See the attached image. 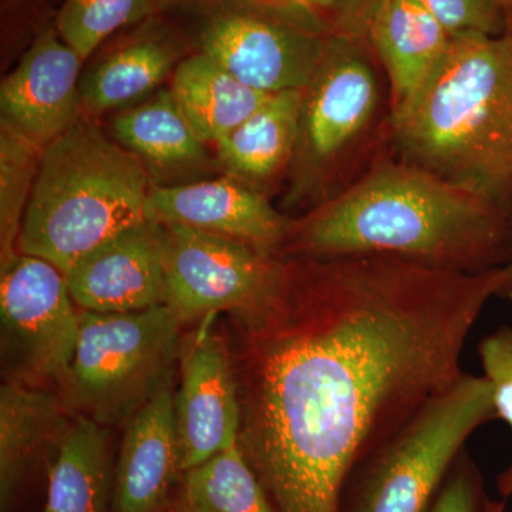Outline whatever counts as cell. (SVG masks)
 <instances>
[{
    "label": "cell",
    "mask_w": 512,
    "mask_h": 512,
    "mask_svg": "<svg viewBox=\"0 0 512 512\" xmlns=\"http://www.w3.org/2000/svg\"><path fill=\"white\" fill-rule=\"evenodd\" d=\"M504 268L440 271L383 256L286 264L254 333L241 446L275 512H342L353 471L464 375Z\"/></svg>",
    "instance_id": "6da1fadb"
},
{
    "label": "cell",
    "mask_w": 512,
    "mask_h": 512,
    "mask_svg": "<svg viewBox=\"0 0 512 512\" xmlns=\"http://www.w3.org/2000/svg\"><path fill=\"white\" fill-rule=\"evenodd\" d=\"M284 248L305 258L383 256L481 274L512 261V222L480 195L394 156L387 144L352 184L291 221Z\"/></svg>",
    "instance_id": "7a4b0ae2"
},
{
    "label": "cell",
    "mask_w": 512,
    "mask_h": 512,
    "mask_svg": "<svg viewBox=\"0 0 512 512\" xmlns=\"http://www.w3.org/2000/svg\"><path fill=\"white\" fill-rule=\"evenodd\" d=\"M389 148L512 222V39L451 36L426 87L390 117Z\"/></svg>",
    "instance_id": "3957f363"
},
{
    "label": "cell",
    "mask_w": 512,
    "mask_h": 512,
    "mask_svg": "<svg viewBox=\"0 0 512 512\" xmlns=\"http://www.w3.org/2000/svg\"><path fill=\"white\" fill-rule=\"evenodd\" d=\"M151 187L146 165L92 117L79 116L43 150L19 254L45 259L66 274L83 256L147 220Z\"/></svg>",
    "instance_id": "277c9868"
},
{
    "label": "cell",
    "mask_w": 512,
    "mask_h": 512,
    "mask_svg": "<svg viewBox=\"0 0 512 512\" xmlns=\"http://www.w3.org/2000/svg\"><path fill=\"white\" fill-rule=\"evenodd\" d=\"M363 37L332 33L301 90L288 201L313 207L348 187L389 144L390 101Z\"/></svg>",
    "instance_id": "5b68a950"
},
{
    "label": "cell",
    "mask_w": 512,
    "mask_h": 512,
    "mask_svg": "<svg viewBox=\"0 0 512 512\" xmlns=\"http://www.w3.org/2000/svg\"><path fill=\"white\" fill-rule=\"evenodd\" d=\"M491 420L490 383L464 373L357 466L342 512L429 511L468 437Z\"/></svg>",
    "instance_id": "8992f818"
},
{
    "label": "cell",
    "mask_w": 512,
    "mask_h": 512,
    "mask_svg": "<svg viewBox=\"0 0 512 512\" xmlns=\"http://www.w3.org/2000/svg\"><path fill=\"white\" fill-rule=\"evenodd\" d=\"M181 325L167 303L127 313L79 309L76 350L63 379L66 402L99 424L133 417L170 383Z\"/></svg>",
    "instance_id": "52a82bcc"
},
{
    "label": "cell",
    "mask_w": 512,
    "mask_h": 512,
    "mask_svg": "<svg viewBox=\"0 0 512 512\" xmlns=\"http://www.w3.org/2000/svg\"><path fill=\"white\" fill-rule=\"evenodd\" d=\"M167 305L187 322L227 312L247 335L271 318L284 295L286 264L245 242L163 225Z\"/></svg>",
    "instance_id": "ba28073f"
},
{
    "label": "cell",
    "mask_w": 512,
    "mask_h": 512,
    "mask_svg": "<svg viewBox=\"0 0 512 512\" xmlns=\"http://www.w3.org/2000/svg\"><path fill=\"white\" fill-rule=\"evenodd\" d=\"M332 26L312 13L274 0H221L198 30L202 55L266 94L308 84Z\"/></svg>",
    "instance_id": "9c48e42d"
},
{
    "label": "cell",
    "mask_w": 512,
    "mask_h": 512,
    "mask_svg": "<svg viewBox=\"0 0 512 512\" xmlns=\"http://www.w3.org/2000/svg\"><path fill=\"white\" fill-rule=\"evenodd\" d=\"M3 365L13 382L62 380L79 336L66 275L37 256L19 254L0 268Z\"/></svg>",
    "instance_id": "30bf717a"
},
{
    "label": "cell",
    "mask_w": 512,
    "mask_h": 512,
    "mask_svg": "<svg viewBox=\"0 0 512 512\" xmlns=\"http://www.w3.org/2000/svg\"><path fill=\"white\" fill-rule=\"evenodd\" d=\"M205 316L185 350L180 389L174 394L175 426L183 473L239 444L242 406L224 340Z\"/></svg>",
    "instance_id": "8fae6325"
},
{
    "label": "cell",
    "mask_w": 512,
    "mask_h": 512,
    "mask_svg": "<svg viewBox=\"0 0 512 512\" xmlns=\"http://www.w3.org/2000/svg\"><path fill=\"white\" fill-rule=\"evenodd\" d=\"M146 218L237 239L274 256L284 248L291 228V220L265 192L229 175L198 183L153 184Z\"/></svg>",
    "instance_id": "7c38bea8"
},
{
    "label": "cell",
    "mask_w": 512,
    "mask_h": 512,
    "mask_svg": "<svg viewBox=\"0 0 512 512\" xmlns=\"http://www.w3.org/2000/svg\"><path fill=\"white\" fill-rule=\"evenodd\" d=\"M82 57L45 30L0 86V126L45 150L79 119Z\"/></svg>",
    "instance_id": "4fadbf2b"
},
{
    "label": "cell",
    "mask_w": 512,
    "mask_h": 512,
    "mask_svg": "<svg viewBox=\"0 0 512 512\" xmlns=\"http://www.w3.org/2000/svg\"><path fill=\"white\" fill-rule=\"evenodd\" d=\"M64 275L74 303L83 311L127 313L165 305L160 225L146 220L124 229Z\"/></svg>",
    "instance_id": "5bb4252c"
},
{
    "label": "cell",
    "mask_w": 512,
    "mask_h": 512,
    "mask_svg": "<svg viewBox=\"0 0 512 512\" xmlns=\"http://www.w3.org/2000/svg\"><path fill=\"white\" fill-rule=\"evenodd\" d=\"M365 39L386 77L393 117L429 83L451 36L420 0H382L367 23Z\"/></svg>",
    "instance_id": "9a60e30c"
},
{
    "label": "cell",
    "mask_w": 512,
    "mask_h": 512,
    "mask_svg": "<svg viewBox=\"0 0 512 512\" xmlns=\"http://www.w3.org/2000/svg\"><path fill=\"white\" fill-rule=\"evenodd\" d=\"M180 471L174 393L168 383L128 423L114 471L113 512H156Z\"/></svg>",
    "instance_id": "2e32d148"
},
{
    "label": "cell",
    "mask_w": 512,
    "mask_h": 512,
    "mask_svg": "<svg viewBox=\"0 0 512 512\" xmlns=\"http://www.w3.org/2000/svg\"><path fill=\"white\" fill-rule=\"evenodd\" d=\"M180 43L170 33L147 26L80 79V106L89 116L127 109L150 96L181 63Z\"/></svg>",
    "instance_id": "e0dca14e"
},
{
    "label": "cell",
    "mask_w": 512,
    "mask_h": 512,
    "mask_svg": "<svg viewBox=\"0 0 512 512\" xmlns=\"http://www.w3.org/2000/svg\"><path fill=\"white\" fill-rule=\"evenodd\" d=\"M72 424L47 390L8 380L0 389V491L9 500L30 468L55 458Z\"/></svg>",
    "instance_id": "ac0fdd59"
},
{
    "label": "cell",
    "mask_w": 512,
    "mask_h": 512,
    "mask_svg": "<svg viewBox=\"0 0 512 512\" xmlns=\"http://www.w3.org/2000/svg\"><path fill=\"white\" fill-rule=\"evenodd\" d=\"M299 106L301 90L271 94L217 144L218 160L229 177L261 190L289 173L298 140Z\"/></svg>",
    "instance_id": "d6986e66"
},
{
    "label": "cell",
    "mask_w": 512,
    "mask_h": 512,
    "mask_svg": "<svg viewBox=\"0 0 512 512\" xmlns=\"http://www.w3.org/2000/svg\"><path fill=\"white\" fill-rule=\"evenodd\" d=\"M170 90L205 144L220 143L271 96L242 83L202 53L181 60Z\"/></svg>",
    "instance_id": "ffe728a7"
},
{
    "label": "cell",
    "mask_w": 512,
    "mask_h": 512,
    "mask_svg": "<svg viewBox=\"0 0 512 512\" xmlns=\"http://www.w3.org/2000/svg\"><path fill=\"white\" fill-rule=\"evenodd\" d=\"M111 128L114 140L146 167L175 173L208 163L207 144L192 130L170 89L121 110Z\"/></svg>",
    "instance_id": "44dd1931"
},
{
    "label": "cell",
    "mask_w": 512,
    "mask_h": 512,
    "mask_svg": "<svg viewBox=\"0 0 512 512\" xmlns=\"http://www.w3.org/2000/svg\"><path fill=\"white\" fill-rule=\"evenodd\" d=\"M109 436L87 417L74 421L49 468L45 512H109Z\"/></svg>",
    "instance_id": "7402d4cb"
},
{
    "label": "cell",
    "mask_w": 512,
    "mask_h": 512,
    "mask_svg": "<svg viewBox=\"0 0 512 512\" xmlns=\"http://www.w3.org/2000/svg\"><path fill=\"white\" fill-rule=\"evenodd\" d=\"M184 474L190 512H275L239 444Z\"/></svg>",
    "instance_id": "603a6c76"
},
{
    "label": "cell",
    "mask_w": 512,
    "mask_h": 512,
    "mask_svg": "<svg viewBox=\"0 0 512 512\" xmlns=\"http://www.w3.org/2000/svg\"><path fill=\"white\" fill-rule=\"evenodd\" d=\"M42 153L36 144L0 126V268L19 255V235Z\"/></svg>",
    "instance_id": "cb8c5ba5"
},
{
    "label": "cell",
    "mask_w": 512,
    "mask_h": 512,
    "mask_svg": "<svg viewBox=\"0 0 512 512\" xmlns=\"http://www.w3.org/2000/svg\"><path fill=\"white\" fill-rule=\"evenodd\" d=\"M165 0H66L56 29L67 45L87 59L111 33L151 18Z\"/></svg>",
    "instance_id": "d4e9b609"
},
{
    "label": "cell",
    "mask_w": 512,
    "mask_h": 512,
    "mask_svg": "<svg viewBox=\"0 0 512 512\" xmlns=\"http://www.w3.org/2000/svg\"><path fill=\"white\" fill-rule=\"evenodd\" d=\"M450 36H504L507 29L501 0H420Z\"/></svg>",
    "instance_id": "484cf974"
},
{
    "label": "cell",
    "mask_w": 512,
    "mask_h": 512,
    "mask_svg": "<svg viewBox=\"0 0 512 512\" xmlns=\"http://www.w3.org/2000/svg\"><path fill=\"white\" fill-rule=\"evenodd\" d=\"M478 355L493 392L495 419L504 421L512 431V328L503 326L485 336Z\"/></svg>",
    "instance_id": "4316f807"
},
{
    "label": "cell",
    "mask_w": 512,
    "mask_h": 512,
    "mask_svg": "<svg viewBox=\"0 0 512 512\" xmlns=\"http://www.w3.org/2000/svg\"><path fill=\"white\" fill-rule=\"evenodd\" d=\"M487 498L476 463L461 454L427 512H484Z\"/></svg>",
    "instance_id": "83f0119b"
},
{
    "label": "cell",
    "mask_w": 512,
    "mask_h": 512,
    "mask_svg": "<svg viewBox=\"0 0 512 512\" xmlns=\"http://www.w3.org/2000/svg\"><path fill=\"white\" fill-rule=\"evenodd\" d=\"M380 2L382 0H336L333 33L365 39L367 23Z\"/></svg>",
    "instance_id": "f1b7e54d"
},
{
    "label": "cell",
    "mask_w": 512,
    "mask_h": 512,
    "mask_svg": "<svg viewBox=\"0 0 512 512\" xmlns=\"http://www.w3.org/2000/svg\"><path fill=\"white\" fill-rule=\"evenodd\" d=\"M286 8L312 13L325 19L333 29V15H335L336 0H274Z\"/></svg>",
    "instance_id": "f546056e"
},
{
    "label": "cell",
    "mask_w": 512,
    "mask_h": 512,
    "mask_svg": "<svg viewBox=\"0 0 512 512\" xmlns=\"http://www.w3.org/2000/svg\"><path fill=\"white\" fill-rule=\"evenodd\" d=\"M497 487L505 500L512 497V461L510 466L505 468L503 473L498 476Z\"/></svg>",
    "instance_id": "4dcf8cb0"
},
{
    "label": "cell",
    "mask_w": 512,
    "mask_h": 512,
    "mask_svg": "<svg viewBox=\"0 0 512 512\" xmlns=\"http://www.w3.org/2000/svg\"><path fill=\"white\" fill-rule=\"evenodd\" d=\"M497 298L504 299L512 305V261L504 268V282Z\"/></svg>",
    "instance_id": "1f68e13d"
},
{
    "label": "cell",
    "mask_w": 512,
    "mask_h": 512,
    "mask_svg": "<svg viewBox=\"0 0 512 512\" xmlns=\"http://www.w3.org/2000/svg\"><path fill=\"white\" fill-rule=\"evenodd\" d=\"M503 3L505 22H507V29H505V35L512 39V0H501Z\"/></svg>",
    "instance_id": "d6a6232c"
},
{
    "label": "cell",
    "mask_w": 512,
    "mask_h": 512,
    "mask_svg": "<svg viewBox=\"0 0 512 512\" xmlns=\"http://www.w3.org/2000/svg\"><path fill=\"white\" fill-rule=\"evenodd\" d=\"M505 507H507L505 498L503 500H493V498L488 497L485 501L484 512H505Z\"/></svg>",
    "instance_id": "836d02e7"
},
{
    "label": "cell",
    "mask_w": 512,
    "mask_h": 512,
    "mask_svg": "<svg viewBox=\"0 0 512 512\" xmlns=\"http://www.w3.org/2000/svg\"><path fill=\"white\" fill-rule=\"evenodd\" d=\"M178 512H190V511H188L187 508L183 507V510L178 511Z\"/></svg>",
    "instance_id": "e575fe53"
}]
</instances>
